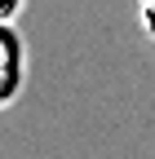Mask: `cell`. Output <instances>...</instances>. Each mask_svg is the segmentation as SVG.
Returning a JSON list of instances; mask_svg holds the SVG:
<instances>
[{"instance_id": "6da1fadb", "label": "cell", "mask_w": 155, "mask_h": 159, "mask_svg": "<svg viewBox=\"0 0 155 159\" xmlns=\"http://www.w3.org/2000/svg\"><path fill=\"white\" fill-rule=\"evenodd\" d=\"M27 80H31V49L18 22H0V115L22 97Z\"/></svg>"}, {"instance_id": "7a4b0ae2", "label": "cell", "mask_w": 155, "mask_h": 159, "mask_svg": "<svg viewBox=\"0 0 155 159\" xmlns=\"http://www.w3.org/2000/svg\"><path fill=\"white\" fill-rule=\"evenodd\" d=\"M138 22H142V31H146V40L155 44V0H146V5H138Z\"/></svg>"}, {"instance_id": "3957f363", "label": "cell", "mask_w": 155, "mask_h": 159, "mask_svg": "<svg viewBox=\"0 0 155 159\" xmlns=\"http://www.w3.org/2000/svg\"><path fill=\"white\" fill-rule=\"evenodd\" d=\"M27 5H31V0H0V22H18Z\"/></svg>"}, {"instance_id": "277c9868", "label": "cell", "mask_w": 155, "mask_h": 159, "mask_svg": "<svg viewBox=\"0 0 155 159\" xmlns=\"http://www.w3.org/2000/svg\"><path fill=\"white\" fill-rule=\"evenodd\" d=\"M138 5H146V0H138Z\"/></svg>"}]
</instances>
